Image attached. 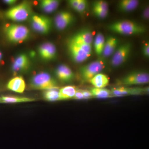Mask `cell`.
Wrapping results in <instances>:
<instances>
[{
    "mask_svg": "<svg viewBox=\"0 0 149 149\" xmlns=\"http://www.w3.org/2000/svg\"><path fill=\"white\" fill-rule=\"evenodd\" d=\"M93 39L92 31L90 29H84L74 35L70 40V42L76 44L91 45Z\"/></svg>",
    "mask_w": 149,
    "mask_h": 149,
    "instance_id": "11",
    "label": "cell"
},
{
    "mask_svg": "<svg viewBox=\"0 0 149 149\" xmlns=\"http://www.w3.org/2000/svg\"><path fill=\"white\" fill-rule=\"evenodd\" d=\"M2 57V54L1 53V52H0V60H1V58Z\"/></svg>",
    "mask_w": 149,
    "mask_h": 149,
    "instance_id": "35",
    "label": "cell"
},
{
    "mask_svg": "<svg viewBox=\"0 0 149 149\" xmlns=\"http://www.w3.org/2000/svg\"><path fill=\"white\" fill-rule=\"evenodd\" d=\"M56 74L59 80L62 82L68 83L74 78V73L70 68L66 65H61L56 71Z\"/></svg>",
    "mask_w": 149,
    "mask_h": 149,
    "instance_id": "13",
    "label": "cell"
},
{
    "mask_svg": "<svg viewBox=\"0 0 149 149\" xmlns=\"http://www.w3.org/2000/svg\"><path fill=\"white\" fill-rule=\"evenodd\" d=\"M72 15L68 12L63 11L58 14L55 19L56 28L59 30L65 29L73 20Z\"/></svg>",
    "mask_w": 149,
    "mask_h": 149,
    "instance_id": "12",
    "label": "cell"
},
{
    "mask_svg": "<svg viewBox=\"0 0 149 149\" xmlns=\"http://www.w3.org/2000/svg\"><path fill=\"white\" fill-rule=\"evenodd\" d=\"M1 103H18L27 102L35 101V99L25 97H15V96H2L1 97Z\"/></svg>",
    "mask_w": 149,
    "mask_h": 149,
    "instance_id": "21",
    "label": "cell"
},
{
    "mask_svg": "<svg viewBox=\"0 0 149 149\" xmlns=\"http://www.w3.org/2000/svg\"><path fill=\"white\" fill-rule=\"evenodd\" d=\"M149 82V75L147 72L135 71L130 72L122 78L119 81L120 84L126 86L148 84Z\"/></svg>",
    "mask_w": 149,
    "mask_h": 149,
    "instance_id": "5",
    "label": "cell"
},
{
    "mask_svg": "<svg viewBox=\"0 0 149 149\" xmlns=\"http://www.w3.org/2000/svg\"><path fill=\"white\" fill-rule=\"evenodd\" d=\"M6 32L9 40L14 42H22L29 36V29L23 25L12 24L7 27Z\"/></svg>",
    "mask_w": 149,
    "mask_h": 149,
    "instance_id": "3",
    "label": "cell"
},
{
    "mask_svg": "<svg viewBox=\"0 0 149 149\" xmlns=\"http://www.w3.org/2000/svg\"><path fill=\"white\" fill-rule=\"evenodd\" d=\"M44 99L49 102H55L60 100L59 93L57 89L47 90L43 93Z\"/></svg>",
    "mask_w": 149,
    "mask_h": 149,
    "instance_id": "25",
    "label": "cell"
},
{
    "mask_svg": "<svg viewBox=\"0 0 149 149\" xmlns=\"http://www.w3.org/2000/svg\"><path fill=\"white\" fill-rule=\"evenodd\" d=\"M132 49L130 43H126L120 46L116 51L111 61V64L113 67H118L123 64L128 59Z\"/></svg>",
    "mask_w": 149,
    "mask_h": 149,
    "instance_id": "7",
    "label": "cell"
},
{
    "mask_svg": "<svg viewBox=\"0 0 149 149\" xmlns=\"http://www.w3.org/2000/svg\"><path fill=\"white\" fill-rule=\"evenodd\" d=\"M109 29L115 33L123 35H137L146 32V28L136 22L123 20L116 22L109 26Z\"/></svg>",
    "mask_w": 149,
    "mask_h": 149,
    "instance_id": "1",
    "label": "cell"
},
{
    "mask_svg": "<svg viewBox=\"0 0 149 149\" xmlns=\"http://www.w3.org/2000/svg\"><path fill=\"white\" fill-rule=\"evenodd\" d=\"M68 49L72 59L77 63L85 61L91 56L86 53L77 44L71 42L68 45Z\"/></svg>",
    "mask_w": 149,
    "mask_h": 149,
    "instance_id": "10",
    "label": "cell"
},
{
    "mask_svg": "<svg viewBox=\"0 0 149 149\" xmlns=\"http://www.w3.org/2000/svg\"><path fill=\"white\" fill-rule=\"evenodd\" d=\"M30 11L29 5L24 3L9 10L6 13V16L14 21H23L27 19Z\"/></svg>",
    "mask_w": 149,
    "mask_h": 149,
    "instance_id": "6",
    "label": "cell"
},
{
    "mask_svg": "<svg viewBox=\"0 0 149 149\" xmlns=\"http://www.w3.org/2000/svg\"><path fill=\"white\" fill-rule=\"evenodd\" d=\"M32 25L35 31L45 34L49 31L51 21L45 17L34 15L32 18Z\"/></svg>",
    "mask_w": 149,
    "mask_h": 149,
    "instance_id": "9",
    "label": "cell"
},
{
    "mask_svg": "<svg viewBox=\"0 0 149 149\" xmlns=\"http://www.w3.org/2000/svg\"><path fill=\"white\" fill-rule=\"evenodd\" d=\"M88 1L85 0H81L80 3L74 10L78 12H83L87 8Z\"/></svg>",
    "mask_w": 149,
    "mask_h": 149,
    "instance_id": "28",
    "label": "cell"
},
{
    "mask_svg": "<svg viewBox=\"0 0 149 149\" xmlns=\"http://www.w3.org/2000/svg\"><path fill=\"white\" fill-rule=\"evenodd\" d=\"M149 17V9L148 6H147L144 9L143 13V17L144 19H148Z\"/></svg>",
    "mask_w": 149,
    "mask_h": 149,
    "instance_id": "33",
    "label": "cell"
},
{
    "mask_svg": "<svg viewBox=\"0 0 149 149\" xmlns=\"http://www.w3.org/2000/svg\"><path fill=\"white\" fill-rule=\"evenodd\" d=\"M74 86H67L61 88L59 91L60 100L73 98L77 91Z\"/></svg>",
    "mask_w": 149,
    "mask_h": 149,
    "instance_id": "19",
    "label": "cell"
},
{
    "mask_svg": "<svg viewBox=\"0 0 149 149\" xmlns=\"http://www.w3.org/2000/svg\"><path fill=\"white\" fill-rule=\"evenodd\" d=\"M7 86L10 91L17 93H22L25 90L26 84L23 77L17 76L10 80Z\"/></svg>",
    "mask_w": 149,
    "mask_h": 149,
    "instance_id": "14",
    "label": "cell"
},
{
    "mask_svg": "<svg viewBox=\"0 0 149 149\" xmlns=\"http://www.w3.org/2000/svg\"><path fill=\"white\" fill-rule=\"evenodd\" d=\"M139 1L137 0H123L118 4V8L123 12L134 10L139 6Z\"/></svg>",
    "mask_w": 149,
    "mask_h": 149,
    "instance_id": "20",
    "label": "cell"
},
{
    "mask_svg": "<svg viewBox=\"0 0 149 149\" xmlns=\"http://www.w3.org/2000/svg\"><path fill=\"white\" fill-rule=\"evenodd\" d=\"M143 54L145 57L148 58L149 56V44L146 43L144 45L143 48Z\"/></svg>",
    "mask_w": 149,
    "mask_h": 149,
    "instance_id": "29",
    "label": "cell"
},
{
    "mask_svg": "<svg viewBox=\"0 0 149 149\" xmlns=\"http://www.w3.org/2000/svg\"><path fill=\"white\" fill-rule=\"evenodd\" d=\"M0 103H1V97H0Z\"/></svg>",
    "mask_w": 149,
    "mask_h": 149,
    "instance_id": "36",
    "label": "cell"
},
{
    "mask_svg": "<svg viewBox=\"0 0 149 149\" xmlns=\"http://www.w3.org/2000/svg\"><path fill=\"white\" fill-rule=\"evenodd\" d=\"M93 97L97 98H108L113 97L111 91L106 88H92L91 91Z\"/></svg>",
    "mask_w": 149,
    "mask_h": 149,
    "instance_id": "22",
    "label": "cell"
},
{
    "mask_svg": "<svg viewBox=\"0 0 149 149\" xmlns=\"http://www.w3.org/2000/svg\"><path fill=\"white\" fill-rule=\"evenodd\" d=\"M104 68V62L102 60L96 61L82 67L80 70V75L83 80L89 81Z\"/></svg>",
    "mask_w": 149,
    "mask_h": 149,
    "instance_id": "4",
    "label": "cell"
},
{
    "mask_svg": "<svg viewBox=\"0 0 149 149\" xmlns=\"http://www.w3.org/2000/svg\"><path fill=\"white\" fill-rule=\"evenodd\" d=\"M81 0H71L69 1L70 5L73 9H75L80 3Z\"/></svg>",
    "mask_w": 149,
    "mask_h": 149,
    "instance_id": "32",
    "label": "cell"
},
{
    "mask_svg": "<svg viewBox=\"0 0 149 149\" xmlns=\"http://www.w3.org/2000/svg\"><path fill=\"white\" fill-rule=\"evenodd\" d=\"M73 99L77 100L84 99V97H83L82 90H77L75 95H74V97H73Z\"/></svg>",
    "mask_w": 149,
    "mask_h": 149,
    "instance_id": "31",
    "label": "cell"
},
{
    "mask_svg": "<svg viewBox=\"0 0 149 149\" xmlns=\"http://www.w3.org/2000/svg\"><path fill=\"white\" fill-rule=\"evenodd\" d=\"M93 8L100 9L107 11H108L109 10L108 4L105 1H98L94 2Z\"/></svg>",
    "mask_w": 149,
    "mask_h": 149,
    "instance_id": "26",
    "label": "cell"
},
{
    "mask_svg": "<svg viewBox=\"0 0 149 149\" xmlns=\"http://www.w3.org/2000/svg\"><path fill=\"white\" fill-rule=\"evenodd\" d=\"M32 88L38 90H49L57 89L56 82L49 74L40 72L33 77L31 80Z\"/></svg>",
    "mask_w": 149,
    "mask_h": 149,
    "instance_id": "2",
    "label": "cell"
},
{
    "mask_svg": "<svg viewBox=\"0 0 149 149\" xmlns=\"http://www.w3.org/2000/svg\"><path fill=\"white\" fill-rule=\"evenodd\" d=\"M105 40L104 35L101 33L97 34L94 42V47L96 54L98 55L102 54Z\"/></svg>",
    "mask_w": 149,
    "mask_h": 149,
    "instance_id": "24",
    "label": "cell"
},
{
    "mask_svg": "<svg viewBox=\"0 0 149 149\" xmlns=\"http://www.w3.org/2000/svg\"><path fill=\"white\" fill-rule=\"evenodd\" d=\"M112 95L113 97H123L128 95H141L149 92L148 88H128L125 87H119L113 88L111 90Z\"/></svg>",
    "mask_w": 149,
    "mask_h": 149,
    "instance_id": "8",
    "label": "cell"
},
{
    "mask_svg": "<svg viewBox=\"0 0 149 149\" xmlns=\"http://www.w3.org/2000/svg\"><path fill=\"white\" fill-rule=\"evenodd\" d=\"M118 41L116 37H110L105 42L102 54L104 57H109L114 53L117 47Z\"/></svg>",
    "mask_w": 149,
    "mask_h": 149,
    "instance_id": "16",
    "label": "cell"
},
{
    "mask_svg": "<svg viewBox=\"0 0 149 149\" xmlns=\"http://www.w3.org/2000/svg\"><path fill=\"white\" fill-rule=\"evenodd\" d=\"M89 81L94 86V88H103L108 85L109 79L106 74L98 73Z\"/></svg>",
    "mask_w": 149,
    "mask_h": 149,
    "instance_id": "18",
    "label": "cell"
},
{
    "mask_svg": "<svg viewBox=\"0 0 149 149\" xmlns=\"http://www.w3.org/2000/svg\"><path fill=\"white\" fill-rule=\"evenodd\" d=\"M93 12L96 16L101 18H105L108 14V11L95 8H93Z\"/></svg>",
    "mask_w": 149,
    "mask_h": 149,
    "instance_id": "27",
    "label": "cell"
},
{
    "mask_svg": "<svg viewBox=\"0 0 149 149\" xmlns=\"http://www.w3.org/2000/svg\"><path fill=\"white\" fill-rule=\"evenodd\" d=\"M59 3V1L55 0H44L41 2V6L44 11L50 13L57 8Z\"/></svg>",
    "mask_w": 149,
    "mask_h": 149,
    "instance_id": "23",
    "label": "cell"
},
{
    "mask_svg": "<svg viewBox=\"0 0 149 149\" xmlns=\"http://www.w3.org/2000/svg\"><path fill=\"white\" fill-rule=\"evenodd\" d=\"M56 52L55 47L51 43L43 44L39 49L40 56L45 59L49 60L54 58L56 56Z\"/></svg>",
    "mask_w": 149,
    "mask_h": 149,
    "instance_id": "15",
    "label": "cell"
},
{
    "mask_svg": "<svg viewBox=\"0 0 149 149\" xmlns=\"http://www.w3.org/2000/svg\"><path fill=\"white\" fill-rule=\"evenodd\" d=\"M4 3L8 5L14 4L15 2L16 1H14V0H6V1H4Z\"/></svg>",
    "mask_w": 149,
    "mask_h": 149,
    "instance_id": "34",
    "label": "cell"
},
{
    "mask_svg": "<svg viewBox=\"0 0 149 149\" xmlns=\"http://www.w3.org/2000/svg\"><path fill=\"white\" fill-rule=\"evenodd\" d=\"M84 99H89L93 97L91 91L88 90H82Z\"/></svg>",
    "mask_w": 149,
    "mask_h": 149,
    "instance_id": "30",
    "label": "cell"
},
{
    "mask_svg": "<svg viewBox=\"0 0 149 149\" xmlns=\"http://www.w3.org/2000/svg\"><path fill=\"white\" fill-rule=\"evenodd\" d=\"M29 65V61L25 55H21L17 57L13 65L14 72H19L27 69Z\"/></svg>",
    "mask_w": 149,
    "mask_h": 149,
    "instance_id": "17",
    "label": "cell"
}]
</instances>
